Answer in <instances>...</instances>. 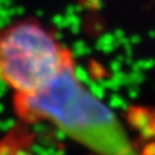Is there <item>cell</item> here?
Here are the masks:
<instances>
[{"mask_svg": "<svg viewBox=\"0 0 155 155\" xmlns=\"http://www.w3.org/2000/svg\"><path fill=\"white\" fill-rule=\"evenodd\" d=\"M26 124H48L95 155H138L121 119L80 78L77 65L45 89L12 99Z\"/></svg>", "mask_w": 155, "mask_h": 155, "instance_id": "obj_1", "label": "cell"}, {"mask_svg": "<svg viewBox=\"0 0 155 155\" xmlns=\"http://www.w3.org/2000/svg\"><path fill=\"white\" fill-rule=\"evenodd\" d=\"M73 51L37 18H22L0 27V84L12 99L34 95L76 66Z\"/></svg>", "mask_w": 155, "mask_h": 155, "instance_id": "obj_2", "label": "cell"}]
</instances>
